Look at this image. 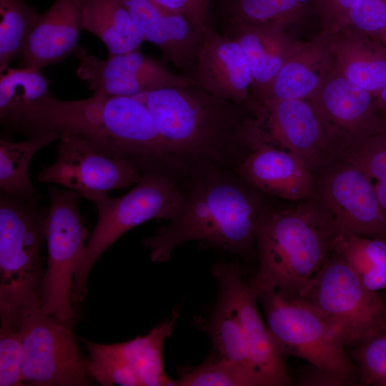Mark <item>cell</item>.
I'll list each match as a JSON object with an SVG mask.
<instances>
[{"label": "cell", "instance_id": "obj_31", "mask_svg": "<svg viewBox=\"0 0 386 386\" xmlns=\"http://www.w3.org/2000/svg\"><path fill=\"white\" fill-rule=\"evenodd\" d=\"M174 386H269L259 374L227 360L218 353L182 372Z\"/></svg>", "mask_w": 386, "mask_h": 386}, {"label": "cell", "instance_id": "obj_34", "mask_svg": "<svg viewBox=\"0 0 386 386\" xmlns=\"http://www.w3.org/2000/svg\"><path fill=\"white\" fill-rule=\"evenodd\" d=\"M386 211V129L367 139L352 155Z\"/></svg>", "mask_w": 386, "mask_h": 386}, {"label": "cell", "instance_id": "obj_17", "mask_svg": "<svg viewBox=\"0 0 386 386\" xmlns=\"http://www.w3.org/2000/svg\"><path fill=\"white\" fill-rule=\"evenodd\" d=\"M212 272L219 293L232 305L242 328L249 355L257 372L269 386L290 385L292 377L282 355L274 344L256 306V298L247 288L237 263L221 262Z\"/></svg>", "mask_w": 386, "mask_h": 386}, {"label": "cell", "instance_id": "obj_7", "mask_svg": "<svg viewBox=\"0 0 386 386\" xmlns=\"http://www.w3.org/2000/svg\"><path fill=\"white\" fill-rule=\"evenodd\" d=\"M183 192L176 178L162 172L145 174L126 194L109 197L96 205L97 222L88 237L74 273L71 300L83 302L89 274L97 259L122 234L152 219L170 220L177 213Z\"/></svg>", "mask_w": 386, "mask_h": 386}, {"label": "cell", "instance_id": "obj_15", "mask_svg": "<svg viewBox=\"0 0 386 386\" xmlns=\"http://www.w3.org/2000/svg\"><path fill=\"white\" fill-rule=\"evenodd\" d=\"M74 56L79 59L78 78L84 81L96 96H134L160 89L195 84L189 76L172 71L162 62L138 50L109 55L107 59H102L88 54L81 47Z\"/></svg>", "mask_w": 386, "mask_h": 386}, {"label": "cell", "instance_id": "obj_24", "mask_svg": "<svg viewBox=\"0 0 386 386\" xmlns=\"http://www.w3.org/2000/svg\"><path fill=\"white\" fill-rule=\"evenodd\" d=\"M334 70L328 37L322 33L303 42L268 86L253 102L313 96Z\"/></svg>", "mask_w": 386, "mask_h": 386}, {"label": "cell", "instance_id": "obj_27", "mask_svg": "<svg viewBox=\"0 0 386 386\" xmlns=\"http://www.w3.org/2000/svg\"><path fill=\"white\" fill-rule=\"evenodd\" d=\"M330 253L342 259L363 284L377 292L386 289V241L335 232Z\"/></svg>", "mask_w": 386, "mask_h": 386}, {"label": "cell", "instance_id": "obj_12", "mask_svg": "<svg viewBox=\"0 0 386 386\" xmlns=\"http://www.w3.org/2000/svg\"><path fill=\"white\" fill-rule=\"evenodd\" d=\"M315 176L312 199L335 232L386 241V211L352 156L337 160Z\"/></svg>", "mask_w": 386, "mask_h": 386}, {"label": "cell", "instance_id": "obj_36", "mask_svg": "<svg viewBox=\"0 0 386 386\" xmlns=\"http://www.w3.org/2000/svg\"><path fill=\"white\" fill-rule=\"evenodd\" d=\"M346 24L377 37L386 27V0H357L340 27Z\"/></svg>", "mask_w": 386, "mask_h": 386}, {"label": "cell", "instance_id": "obj_20", "mask_svg": "<svg viewBox=\"0 0 386 386\" xmlns=\"http://www.w3.org/2000/svg\"><path fill=\"white\" fill-rule=\"evenodd\" d=\"M122 1L144 40L158 46L166 60L193 79L202 35L186 17L153 0Z\"/></svg>", "mask_w": 386, "mask_h": 386}, {"label": "cell", "instance_id": "obj_11", "mask_svg": "<svg viewBox=\"0 0 386 386\" xmlns=\"http://www.w3.org/2000/svg\"><path fill=\"white\" fill-rule=\"evenodd\" d=\"M252 106L264 141L296 155L315 175L346 157L311 98L252 101Z\"/></svg>", "mask_w": 386, "mask_h": 386}, {"label": "cell", "instance_id": "obj_39", "mask_svg": "<svg viewBox=\"0 0 386 386\" xmlns=\"http://www.w3.org/2000/svg\"><path fill=\"white\" fill-rule=\"evenodd\" d=\"M295 385L301 386H342L344 382L333 374L307 362L295 377Z\"/></svg>", "mask_w": 386, "mask_h": 386}, {"label": "cell", "instance_id": "obj_6", "mask_svg": "<svg viewBox=\"0 0 386 386\" xmlns=\"http://www.w3.org/2000/svg\"><path fill=\"white\" fill-rule=\"evenodd\" d=\"M258 298L269 335L282 355L304 359L333 374L345 385L360 383L358 367L345 350L340 328L300 300H287L274 290Z\"/></svg>", "mask_w": 386, "mask_h": 386}, {"label": "cell", "instance_id": "obj_21", "mask_svg": "<svg viewBox=\"0 0 386 386\" xmlns=\"http://www.w3.org/2000/svg\"><path fill=\"white\" fill-rule=\"evenodd\" d=\"M84 29L76 0H55L39 14L20 57L19 67L41 70L75 55L81 49L79 39Z\"/></svg>", "mask_w": 386, "mask_h": 386}, {"label": "cell", "instance_id": "obj_16", "mask_svg": "<svg viewBox=\"0 0 386 386\" xmlns=\"http://www.w3.org/2000/svg\"><path fill=\"white\" fill-rule=\"evenodd\" d=\"M310 98L345 156H352L367 139L386 129L376 97L334 70Z\"/></svg>", "mask_w": 386, "mask_h": 386}, {"label": "cell", "instance_id": "obj_1", "mask_svg": "<svg viewBox=\"0 0 386 386\" xmlns=\"http://www.w3.org/2000/svg\"><path fill=\"white\" fill-rule=\"evenodd\" d=\"M0 124L8 135H74L101 152L134 164L143 174L177 175L151 112L133 96L93 95L61 100L50 93L0 108Z\"/></svg>", "mask_w": 386, "mask_h": 386}, {"label": "cell", "instance_id": "obj_35", "mask_svg": "<svg viewBox=\"0 0 386 386\" xmlns=\"http://www.w3.org/2000/svg\"><path fill=\"white\" fill-rule=\"evenodd\" d=\"M21 330L0 332V385H24Z\"/></svg>", "mask_w": 386, "mask_h": 386}, {"label": "cell", "instance_id": "obj_14", "mask_svg": "<svg viewBox=\"0 0 386 386\" xmlns=\"http://www.w3.org/2000/svg\"><path fill=\"white\" fill-rule=\"evenodd\" d=\"M178 316L174 310L147 335L126 342L100 344L81 338L93 380L103 386H174L164 370L163 348Z\"/></svg>", "mask_w": 386, "mask_h": 386}, {"label": "cell", "instance_id": "obj_26", "mask_svg": "<svg viewBox=\"0 0 386 386\" xmlns=\"http://www.w3.org/2000/svg\"><path fill=\"white\" fill-rule=\"evenodd\" d=\"M59 138V134L50 133L19 142L1 139V192L30 204H39L44 197L35 189L29 178L30 162L40 149Z\"/></svg>", "mask_w": 386, "mask_h": 386}, {"label": "cell", "instance_id": "obj_8", "mask_svg": "<svg viewBox=\"0 0 386 386\" xmlns=\"http://www.w3.org/2000/svg\"><path fill=\"white\" fill-rule=\"evenodd\" d=\"M297 300L307 303L340 328L346 345L351 347L386 329V303L332 253Z\"/></svg>", "mask_w": 386, "mask_h": 386}, {"label": "cell", "instance_id": "obj_41", "mask_svg": "<svg viewBox=\"0 0 386 386\" xmlns=\"http://www.w3.org/2000/svg\"><path fill=\"white\" fill-rule=\"evenodd\" d=\"M382 43V44L386 47V27L379 34L377 37Z\"/></svg>", "mask_w": 386, "mask_h": 386}, {"label": "cell", "instance_id": "obj_5", "mask_svg": "<svg viewBox=\"0 0 386 386\" xmlns=\"http://www.w3.org/2000/svg\"><path fill=\"white\" fill-rule=\"evenodd\" d=\"M48 212L0 194V331H19L26 317L40 308Z\"/></svg>", "mask_w": 386, "mask_h": 386}, {"label": "cell", "instance_id": "obj_40", "mask_svg": "<svg viewBox=\"0 0 386 386\" xmlns=\"http://www.w3.org/2000/svg\"><path fill=\"white\" fill-rule=\"evenodd\" d=\"M376 99L380 112L386 117V84L376 97Z\"/></svg>", "mask_w": 386, "mask_h": 386}, {"label": "cell", "instance_id": "obj_9", "mask_svg": "<svg viewBox=\"0 0 386 386\" xmlns=\"http://www.w3.org/2000/svg\"><path fill=\"white\" fill-rule=\"evenodd\" d=\"M48 193L47 266L40 309L62 322L71 323L74 317L71 300L74 273L89 235L79 212L81 196L51 185Z\"/></svg>", "mask_w": 386, "mask_h": 386}, {"label": "cell", "instance_id": "obj_19", "mask_svg": "<svg viewBox=\"0 0 386 386\" xmlns=\"http://www.w3.org/2000/svg\"><path fill=\"white\" fill-rule=\"evenodd\" d=\"M195 84L212 95L237 104L251 102L252 75L241 46L214 29L202 36Z\"/></svg>", "mask_w": 386, "mask_h": 386}, {"label": "cell", "instance_id": "obj_33", "mask_svg": "<svg viewBox=\"0 0 386 386\" xmlns=\"http://www.w3.org/2000/svg\"><path fill=\"white\" fill-rule=\"evenodd\" d=\"M360 372V385L386 386V329L349 351Z\"/></svg>", "mask_w": 386, "mask_h": 386}, {"label": "cell", "instance_id": "obj_30", "mask_svg": "<svg viewBox=\"0 0 386 386\" xmlns=\"http://www.w3.org/2000/svg\"><path fill=\"white\" fill-rule=\"evenodd\" d=\"M39 14L25 0H0V72L20 59Z\"/></svg>", "mask_w": 386, "mask_h": 386}, {"label": "cell", "instance_id": "obj_37", "mask_svg": "<svg viewBox=\"0 0 386 386\" xmlns=\"http://www.w3.org/2000/svg\"><path fill=\"white\" fill-rule=\"evenodd\" d=\"M161 6L182 14L202 36L214 29L209 11V0H153Z\"/></svg>", "mask_w": 386, "mask_h": 386}, {"label": "cell", "instance_id": "obj_25", "mask_svg": "<svg viewBox=\"0 0 386 386\" xmlns=\"http://www.w3.org/2000/svg\"><path fill=\"white\" fill-rule=\"evenodd\" d=\"M84 29L98 37L109 55L137 50L144 38L122 0H76Z\"/></svg>", "mask_w": 386, "mask_h": 386}, {"label": "cell", "instance_id": "obj_10", "mask_svg": "<svg viewBox=\"0 0 386 386\" xmlns=\"http://www.w3.org/2000/svg\"><path fill=\"white\" fill-rule=\"evenodd\" d=\"M24 385L85 386L94 382L70 322L34 310L21 327Z\"/></svg>", "mask_w": 386, "mask_h": 386}, {"label": "cell", "instance_id": "obj_28", "mask_svg": "<svg viewBox=\"0 0 386 386\" xmlns=\"http://www.w3.org/2000/svg\"><path fill=\"white\" fill-rule=\"evenodd\" d=\"M197 322V326L208 335L220 356L259 374L251 360L237 314L224 296L219 294L215 308L207 319Z\"/></svg>", "mask_w": 386, "mask_h": 386}, {"label": "cell", "instance_id": "obj_32", "mask_svg": "<svg viewBox=\"0 0 386 386\" xmlns=\"http://www.w3.org/2000/svg\"><path fill=\"white\" fill-rule=\"evenodd\" d=\"M51 81L39 69L7 67L0 76V108L49 94Z\"/></svg>", "mask_w": 386, "mask_h": 386}, {"label": "cell", "instance_id": "obj_29", "mask_svg": "<svg viewBox=\"0 0 386 386\" xmlns=\"http://www.w3.org/2000/svg\"><path fill=\"white\" fill-rule=\"evenodd\" d=\"M314 0H226L227 27L234 24H281L288 26L302 21L314 11Z\"/></svg>", "mask_w": 386, "mask_h": 386}, {"label": "cell", "instance_id": "obj_3", "mask_svg": "<svg viewBox=\"0 0 386 386\" xmlns=\"http://www.w3.org/2000/svg\"><path fill=\"white\" fill-rule=\"evenodd\" d=\"M186 177L177 213L143 241L151 260L164 262L175 247L192 240L240 256L253 252L257 225L267 206L260 192L229 169L204 167Z\"/></svg>", "mask_w": 386, "mask_h": 386}, {"label": "cell", "instance_id": "obj_22", "mask_svg": "<svg viewBox=\"0 0 386 386\" xmlns=\"http://www.w3.org/2000/svg\"><path fill=\"white\" fill-rule=\"evenodd\" d=\"M281 24H234L227 27V36L244 51L252 71L251 101L272 82L303 42L295 39Z\"/></svg>", "mask_w": 386, "mask_h": 386}, {"label": "cell", "instance_id": "obj_23", "mask_svg": "<svg viewBox=\"0 0 386 386\" xmlns=\"http://www.w3.org/2000/svg\"><path fill=\"white\" fill-rule=\"evenodd\" d=\"M323 34L334 71L377 97L386 84V47L380 39L349 24Z\"/></svg>", "mask_w": 386, "mask_h": 386}, {"label": "cell", "instance_id": "obj_38", "mask_svg": "<svg viewBox=\"0 0 386 386\" xmlns=\"http://www.w3.org/2000/svg\"><path fill=\"white\" fill-rule=\"evenodd\" d=\"M356 1L314 0V11L322 24L321 33L330 34L338 29Z\"/></svg>", "mask_w": 386, "mask_h": 386}, {"label": "cell", "instance_id": "obj_4", "mask_svg": "<svg viewBox=\"0 0 386 386\" xmlns=\"http://www.w3.org/2000/svg\"><path fill=\"white\" fill-rule=\"evenodd\" d=\"M335 232L312 199L293 209L266 206L255 231L259 267L247 282L249 292L256 299L270 290L299 299L328 258Z\"/></svg>", "mask_w": 386, "mask_h": 386}, {"label": "cell", "instance_id": "obj_18", "mask_svg": "<svg viewBox=\"0 0 386 386\" xmlns=\"http://www.w3.org/2000/svg\"><path fill=\"white\" fill-rule=\"evenodd\" d=\"M234 172L260 193L292 202L315 195L314 173L296 155L267 143L262 135Z\"/></svg>", "mask_w": 386, "mask_h": 386}, {"label": "cell", "instance_id": "obj_13", "mask_svg": "<svg viewBox=\"0 0 386 386\" xmlns=\"http://www.w3.org/2000/svg\"><path fill=\"white\" fill-rule=\"evenodd\" d=\"M59 139L56 159L42 167L37 177L40 182L66 187L96 206L109 197L108 192L128 188L143 178L134 164L101 152L78 137L63 134Z\"/></svg>", "mask_w": 386, "mask_h": 386}, {"label": "cell", "instance_id": "obj_2", "mask_svg": "<svg viewBox=\"0 0 386 386\" xmlns=\"http://www.w3.org/2000/svg\"><path fill=\"white\" fill-rule=\"evenodd\" d=\"M133 97L151 112L179 177L204 167L234 171L257 143L251 102L224 100L195 84Z\"/></svg>", "mask_w": 386, "mask_h": 386}]
</instances>
